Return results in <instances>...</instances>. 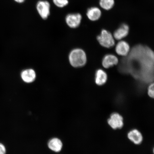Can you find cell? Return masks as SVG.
<instances>
[{"mask_svg":"<svg viewBox=\"0 0 154 154\" xmlns=\"http://www.w3.org/2000/svg\"><path fill=\"white\" fill-rule=\"evenodd\" d=\"M154 53L149 47L137 45L123 60L121 71L130 73L136 79L145 83L154 80Z\"/></svg>","mask_w":154,"mask_h":154,"instance_id":"cell-1","label":"cell"},{"mask_svg":"<svg viewBox=\"0 0 154 154\" xmlns=\"http://www.w3.org/2000/svg\"><path fill=\"white\" fill-rule=\"evenodd\" d=\"M69 60L72 66L75 67H82L84 66L86 63V54L82 49H74L69 54Z\"/></svg>","mask_w":154,"mask_h":154,"instance_id":"cell-2","label":"cell"},{"mask_svg":"<svg viewBox=\"0 0 154 154\" xmlns=\"http://www.w3.org/2000/svg\"><path fill=\"white\" fill-rule=\"evenodd\" d=\"M97 40L101 46L106 48H111L115 45V40L112 35L105 29L102 30L100 34L97 36Z\"/></svg>","mask_w":154,"mask_h":154,"instance_id":"cell-3","label":"cell"},{"mask_svg":"<svg viewBox=\"0 0 154 154\" xmlns=\"http://www.w3.org/2000/svg\"><path fill=\"white\" fill-rule=\"evenodd\" d=\"M108 123L113 129H120L124 126V119L122 116L119 113H113L108 120Z\"/></svg>","mask_w":154,"mask_h":154,"instance_id":"cell-4","label":"cell"},{"mask_svg":"<svg viewBox=\"0 0 154 154\" xmlns=\"http://www.w3.org/2000/svg\"><path fill=\"white\" fill-rule=\"evenodd\" d=\"M51 5L49 2L41 1L38 2L36 9L40 17L44 19H47L50 14Z\"/></svg>","mask_w":154,"mask_h":154,"instance_id":"cell-5","label":"cell"},{"mask_svg":"<svg viewBox=\"0 0 154 154\" xmlns=\"http://www.w3.org/2000/svg\"><path fill=\"white\" fill-rule=\"evenodd\" d=\"M82 19V15L79 13H72L67 15L66 22L71 28H75L80 26Z\"/></svg>","mask_w":154,"mask_h":154,"instance_id":"cell-6","label":"cell"},{"mask_svg":"<svg viewBox=\"0 0 154 154\" xmlns=\"http://www.w3.org/2000/svg\"><path fill=\"white\" fill-rule=\"evenodd\" d=\"M130 47L127 42L124 41L119 42L115 48V51L118 55L126 56L130 51Z\"/></svg>","mask_w":154,"mask_h":154,"instance_id":"cell-7","label":"cell"},{"mask_svg":"<svg viewBox=\"0 0 154 154\" xmlns=\"http://www.w3.org/2000/svg\"><path fill=\"white\" fill-rule=\"evenodd\" d=\"M128 139L136 144H140L143 141V136L141 133L137 129L130 131L128 134Z\"/></svg>","mask_w":154,"mask_h":154,"instance_id":"cell-8","label":"cell"},{"mask_svg":"<svg viewBox=\"0 0 154 154\" xmlns=\"http://www.w3.org/2000/svg\"><path fill=\"white\" fill-rule=\"evenodd\" d=\"M118 58L115 55L112 54H107L103 57L102 64L105 68H109L118 63Z\"/></svg>","mask_w":154,"mask_h":154,"instance_id":"cell-9","label":"cell"},{"mask_svg":"<svg viewBox=\"0 0 154 154\" xmlns=\"http://www.w3.org/2000/svg\"><path fill=\"white\" fill-rule=\"evenodd\" d=\"M129 28L128 25L122 24L118 29L115 31L113 36L115 39L121 40L128 35Z\"/></svg>","mask_w":154,"mask_h":154,"instance_id":"cell-10","label":"cell"},{"mask_svg":"<svg viewBox=\"0 0 154 154\" xmlns=\"http://www.w3.org/2000/svg\"><path fill=\"white\" fill-rule=\"evenodd\" d=\"M21 76L24 82L31 83L35 80L36 73L33 69H26L23 71L21 73Z\"/></svg>","mask_w":154,"mask_h":154,"instance_id":"cell-11","label":"cell"},{"mask_svg":"<svg viewBox=\"0 0 154 154\" xmlns=\"http://www.w3.org/2000/svg\"><path fill=\"white\" fill-rule=\"evenodd\" d=\"M107 76L106 73L102 69H98L95 74V82L98 85L101 86L106 82Z\"/></svg>","mask_w":154,"mask_h":154,"instance_id":"cell-12","label":"cell"},{"mask_svg":"<svg viewBox=\"0 0 154 154\" xmlns=\"http://www.w3.org/2000/svg\"><path fill=\"white\" fill-rule=\"evenodd\" d=\"M101 12L100 10L97 7H93L88 9L87 16L91 21H96L101 17Z\"/></svg>","mask_w":154,"mask_h":154,"instance_id":"cell-13","label":"cell"},{"mask_svg":"<svg viewBox=\"0 0 154 154\" xmlns=\"http://www.w3.org/2000/svg\"><path fill=\"white\" fill-rule=\"evenodd\" d=\"M48 147L53 151L59 152L61 151L63 147V143L61 140L57 138L50 140L48 143Z\"/></svg>","mask_w":154,"mask_h":154,"instance_id":"cell-14","label":"cell"},{"mask_svg":"<svg viewBox=\"0 0 154 154\" xmlns=\"http://www.w3.org/2000/svg\"><path fill=\"white\" fill-rule=\"evenodd\" d=\"M114 4V0H100V6L106 10H109L112 8Z\"/></svg>","mask_w":154,"mask_h":154,"instance_id":"cell-15","label":"cell"},{"mask_svg":"<svg viewBox=\"0 0 154 154\" xmlns=\"http://www.w3.org/2000/svg\"><path fill=\"white\" fill-rule=\"evenodd\" d=\"M54 4L57 7L63 8L68 4V0H53Z\"/></svg>","mask_w":154,"mask_h":154,"instance_id":"cell-16","label":"cell"},{"mask_svg":"<svg viewBox=\"0 0 154 154\" xmlns=\"http://www.w3.org/2000/svg\"><path fill=\"white\" fill-rule=\"evenodd\" d=\"M148 94L150 97L153 98L154 96V84L153 83L150 85L148 88Z\"/></svg>","mask_w":154,"mask_h":154,"instance_id":"cell-17","label":"cell"},{"mask_svg":"<svg viewBox=\"0 0 154 154\" xmlns=\"http://www.w3.org/2000/svg\"><path fill=\"white\" fill-rule=\"evenodd\" d=\"M6 149L4 145L0 143V154H5Z\"/></svg>","mask_w":154,"mask_h":154,"instance_id":"cell-18","label":"cell"},{"mask_svg":"<svg viewBox=\"0 0 154 154\" xmlns=\"http://www.w3.org/2000/svg\"><path fill=\"white\" fill-rule=\"evenodd\" d=\"M14 1L17 3H22L25 1V0H14Z\"/></svg>","mask_w":154,"mask_h":154,"instance_id":"cell-19","label":"cell"}]
</instances>
